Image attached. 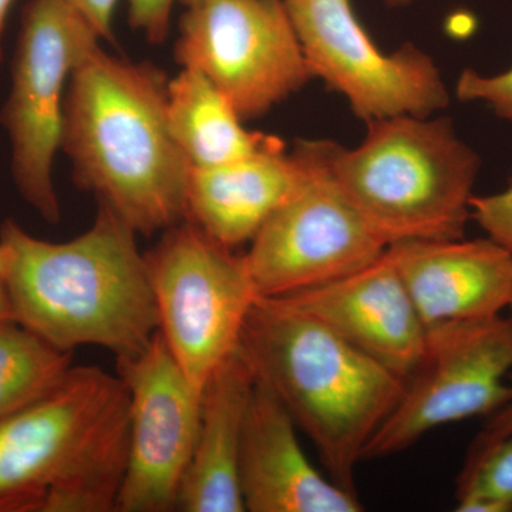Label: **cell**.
I'll return each mask as SVG.
<instances>
[{
    "label": "cell",
    "instance_id": "obj_12",
    "mask_svg": "<svg viewBox=\"0 0 512 512\" xmlns=\"http://www.w3.org/2000/svg\"><path fill=\"white\" fill-rule=\"evenodd\" d=\"M117 375L130 397V430L116 511H175L197 440L201 394L160 332L143 352L117 360Z\"/></svg>",
    "mask_w": 512,
    "mask_h": 512
},
{
    "label": "cell",
    "instance_id": "obj_27",
    "mask_svg": "<svg viewBox=\"0 0 512 512\" xmlns=\"http://www.w3.org/2000/svg\"><path fill=\"white\" fill-rule=\"evenodd\" d=\"M12 319V311H10L8 295H6L5 286L0 282V322L2 320Z\"/></svg>",
    "mask_w": 512,
    "mask_h": 512
},
{
    "label": "cell",
    "instance_id": "obj_3",
    "mask_svg": "<svg viewBox=\"0 0 512 512\" xmlns=\"http://www.w3.org/2000/svg\"><path fill=\"white\" fill-rule=\"evenodd\" d=\"M238 348L312 441L330 480L356 493L357 464L402 399V377L279 298L256 299Z\"/></svg>",
    "mask_w": 512,
    "mask_h": 512
},
{
    "label": "cell",
    "instance_id": "obj_16",
    "mask_svg": "<svg viewBox=\"0 0 512 512\" xmlns=\"http://www.w3.org/2000/svg\"><path fill=\"white\" fill-rule=\"evenodd\" d=\"M255 382L254 370L238 348L205 383L197 440L175 511H245L239 463Z\"/></svg>",
    "mask_w": 512,
    "mask_h": 512
},
{
    "label": "cell",
    "instance_id": "obj_15",
    "mask_svg": "<svg viewBox=\"0 0 512 512\" xmlns=\"http://www.w3.org/2000/svg\"><path fill=\"white\" fill-rule=\"evenodd\" d=\"M296 430L295 421L274 390L256 377L239 463L245 511H363L356 493L313 467Z\"/></svg>",
    "mask_w": 512,
    "mask_h": 512
},
{
    "label": "cell",
    "instance_id": "obj_19",
    "mask_svg": "<svg viewBox=\"0 0 512 512\" xmlns=\"http://www.w3.org/2000/svg\"><path fill=\"white\" fill-rule=\"evenodd\" d=\"M72 367L63 352L13 319L0 322V420L49 393Z\"/></svg>",
    "mask_w": 512,
    "mask_h": 512
},
{
    "label": "cell",
    "instance_id": "obj_7",
    "mask_svg": "<svg viewBox=\"0 0 512 512\" xmlns=\"http://www.w3.org/2000/svg\"><path fill=\"white\" fill-rule=\"evenodd\" d=\"M144 256L158 332L201 394L215 369L238 349L259 298L247 262L187 220L165 229Z\"/></svg>",
    "mask_w": 512,
    "mask_h": 512
},
{
    "label": "cell",
    "instance_id": "obj_10",
    "mask_svg": "<svg viewBox=\"0 0 512 512\" xmlns=\"http://www.w3.org/2000/svg\"><path fill=\"white\" fill-rule=\"evenodd\" d=\"M313 77L342 94L357 119L430 117L450 93L433 57L407 43L392 53L373 42L350 0H284Z\"/></svg>",
    "mask_w": 512,
    "mask_h": 512
},
{
    "label": "cell",
    "instance_id": "obj_21",
    "mask_svg": "<svg viewBox=\"0 0 512 512\" xmlns=\"http://www.w3.org/2000/svg\"><path fill=\"white\" fill-rule=\"evenodd\" d=\"M456 96L461 101H480L490 107L495 116L512 121V67L494 76L464 70L457 80Z\"/></svg>",
    "mask_w": 512,
    "mask_h": 512
},
{
    "label": "cell",
    "instance_id": "obj_13",
    "mask_svg": "<svg viewBox=\"0 0 512 512\" xmlns=\"http://www.w3.org/2000/svg\"><path fill=\"white\" fill-rule=\"evenodd\" d=\"M279 299L319 319L404 382L426 357L429 329L387 249L355 274Z\"/></svg>",
    "mask_w": 512,
    "mask_h": 512
},
{
    "label": "cell",
    "instance_id": "obj_29",
    "mask_svg": "<svg viewBox=\"0 0 512 512\" xmlns=\"http://www.w3.org/2000/svg\"><path fill=\"white\" fill-rule=\"evenodd\" d=\"M410 2H412V0H386L387 5L389 6H403Z\"/></svg>",
    "mask_w": 512,
    "mask_h": 512
},
{
    "label": "cell",
    "instance_id": "obj_6",
    "mask_svg": "<svg viewBox=\"0 0 512 512\" xmlns=\"http://www.w3.org/2000/svg\"><path fill=\"white\" fill-rule=\"evenodd\" d=\"M330 143L296 141L298 184L244 255L262 298L328 285L373 264L387 249L336 180Z\"/></svg>",
    "mask_w": 512,
    "mask_h": 512
},
{
    "label": "cell",
    "instance_id": "obj_17",
    "mask_svg": "<svg viewBox=\"0 0 512 512\" xmlns=\"http://www.w3.org/2000/svg\"><path fill=\"white\" fill-rule=\"evenodd\" d=\"M299 175L298 160L285 146L217 167H191L184 220L235 249L255 238L295 190Z\"/></svg>",
    "mask_w": 512,
    "mask_h": 512
},
{
    "label": "cell",
    "instance_id": "obj_24",
    "mask_svg": "<svg viewBox=\"0 0 512 512\" xmlns=\"http://www.w3.org/2000/svg\"><path fill=\"white\" fill-rule=\"evenodd\" d=\"M94 29L100 39L113 40V23L119 0H64Z\"/></svg>",
    "mask_w": 512,
    "mask_h": 512
},
{
    "label": "cell",
    "instance_id": "obj_14",
    "mask_svg": "<svg viewBox=\"0 0 512 512\" xmlns=\"http://www.w3.org/2000/svg\"><path fill=\"white\" fill-rule=\"evenodd\" d=\"M427 329L501 315L512 296V252L493 239L404 241L387 247Z\"/></svg>",
    "mask_w": 512,
    "mask_h": 512
},
{
    "label": "cell",
    "instance_id": "obj_28",
    "mask_svg": "<svg viewBox=\"0 0 512 512\" xmlns=\"http://www.w3.org/2000/svg\"><path fill=\"white\" fill-rule=\"evenodd\" d=\"M9 264V251L5 247V244L0 242V282H2L3 276L6 274Z\"/></svg>",
    "mask_w": 512,
    "mask_h": 512
},
{
    "label": "cell",
    "instance_id": "obj_20",
    "mask_svg": "<svg viewBox=\"0 0 512 512\" xmlns=\"http://www.w3.org/2000/svg\"><path fill=\"white\" fill-rule=\"evenodd\" d=\"M457 511L512 512V434L466 461L458 477Z\"/></svg>",
    "mask_w": 512,
    "mask_h": 512
},
{
    "label": "cell",
    "instance_id": "obj_4",
    "mask_svg": "<svg viewBox=\"0 0 512 512\" xmlns=\"http://www.w3.org/2000/svg\"><path fill=\"white\" fill-rule=\"evenodd\" d=\"M128 430L119 375L70 367L49 393L0 420V512L116 511Z\"/></svg>",
    "mask_w": 512,
    "mask_h": 512
},
{
    "label": "cell",
    "instance_id": "obj_30",
    "mask_svg": "<svg viewBox=\"0 0 512 512\" xmlns=\"http://www.w3.org/2000/svg\"><path fill=\"white\" fill-rule=\"evenodd\" d=\"M508 311H510L511 313V318H512V296H511V302H510V306H508Z\"/></svg>",
    "mask_w": 512,
    "mask_h": 512
},
{
    "label": "cell",
    "instance_id": "obj_5",
    "mask_svg": "<svg viewBox=\"0 0 512 512\" xmlns=\"http://www.w3.org/2000/svg\"><path fill=\"white\" fill-rule=\"evenodd\" d=\"M355 148L330 143L340 187L387 247L463 239L481 160L447 117L370 121Z\"/></svg>",
    "mask_w": 512,
    "mask_h": 512
},
{
    "label": "cell",
    "instance_id": "obj_26",
    "mask_svg": "<svg viewBox=\"0 0 512 512\" xmlns=\"http://www.w3.org/2000/svg\"><path fill=\"white\" fill-rule=\"evenodd\" d=\"M15 0H0V63L3 60V32H5L6 19H8L9 10L12 8Z\"/></svg>",
    "mask_w": 512,
    "mask_h": 512
},
{
    "label": "cell",
    "instance_id": "obj_25",
    "mask_svg": "<svg viewBox=\"0 0 512 512\" xmlns=\"http://www.w3.org/2000/svg\"><path fill=\"white\" fill-rule=\"evenodd\" d=\"M510 383L512 387V372L510 373ZM512 434V396L501 409L491 414L485 423L484 429L471 444L470 451H468L467 460H473L481 453H484L488 447L493 446L497 441L505 439V437Z\"/></svg>",
    "mask_w": 512,
    "mask_h": 512
},
{
    "label": "cell",
    "instance_id": "obj_8",
    "mask_svg": "<svg viewBox=\"0 0 512 512\" xmlns=\"http://www.w3.org/2000/svg\"><path fill=\"white\" fill-rule=\"evenodd\" d=\"M100 37L64 0H30L0 121L12 146V175L23 200L49 224L60 221L53 163L62 150L64 100L73 70Z\"/></svg>",
    "mask_w": 512,
    "mask_h": 512
},
{
    "label": "cell",
    "instance_id": "obj_22",
    "mask_svg": "<svg viewBox=\"0 0 512 512\" xmlns=\"http://www.w3.org/2000/svg\"><path fill=\"white\" fill-rule=\"evenodd\" d=\"M471 220L477 222L501 247L512 252V178L507 190L491 195H473Z\"/></svg>",
    "mask_w": 512,
    "mask_h": 512
},
{
    "label": "cell",
    "instance_id": "obj_18",
    "mask_svg": "<svg viewBox=\"0 0 512 512\" xmlns=\"http://www.w3.org/2000/svg\"><path fill=\"white\" fill-rule=\"evenodd\" d=\"M167 119L191 167H217L285 146L281 138L247 130L228 97L204 74L184 67L168 80Z\"/></svg>",
    "mask_w": 512,
    "mask_h": 512
},
{
    "label": "cell",
    "instance_id": "obj_1",
    "mask_svg": "<svg viewBox=\"0 0 512 512\" xmlns=\"http://www.w3.org/2000/svg\"><path fill=\"white\" fill-rule=\"evenodd\" d=\"M168 80L154 64L92 50L70 77L62 150L77 187L150 237L185 218L191 164L167 119Z\"/></svg>",
    "mask_w": 512,
    "mask_h": 512
},
{
    "label": "cell",
    "instance_id": "obj_2",
    "mask_svg": "<svg viewBox=\"0 0 512 512\" xmlns=\"http://www.w3.org/2000/svg\"><path fill=\"white\" fill-rule=\"evenodd\" d=\"M137 235L101 202L92 227L72 241H45L3 222L12 319L63 352L97 346L117 360L143 352L158 315Z\"/></svg>",
    "mask_w": 512,
    "mask_h": 512
},
{
    "label": "cell",
    "instance_id": "obj_23",
    "mask_svg": "<svg viewBox=\"0 0 512 512\" xmlns=\"http://www.w3.org/2000/svg\"><path fill=\"white\" fill-rule=\"evenodd\" d=\"M194 0H128L131 28L143 33L148 42L160 45L170 32L171 13L175 3L191 5Z\"/></svg>",
    "mask_w": 512,
    "mask_h": 512
},
{
    "label": "cell",
    "instance_id": "obj_11",
    "mask_svg": "<svg viewBox=\"0 0 512 512\" xmlns=\"http://www.w3.org/2000/svg\"><path fill=\"white\" fill-rule=\"evenodd\" d=\"M511 372V316L430 329L426 357L363 461L402 453L437 427L491 416L511 399Z\"/></svg>",
    "mask_w": 512,
    "mask_h": 512
},
{
    "label": "cell",
    "instance_id": "obj_9",
    "mask_svg": "<svg viewBox=\"0 0 512 512\" xmlns=\"http://www.w3.org/2000/svg\"><path fill=\"white\" fill-rule=\"evenodd\" d=\"M175 59L258 119L313 77L284 0H194L185 6Z\"/></svg>",
    "mask_w": 512,
    "mask_h": 512
}]
</instances>
